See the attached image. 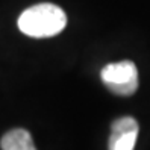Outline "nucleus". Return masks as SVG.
<instances>
[{
  "label": "nucleus",
  "instance_id": "nucleus-1",
  "mask_svg": "<svg viewBox=\"0 0 150 150\" xmlns=\"http://www.w3.org/2000/svg\"><path fill=\"white\" fill-rule=\"evenodd\" d=\"M67 15L53 3H38L18 17V29L32 38H50L65 29Z\"/></svg>",
  "mask_w": 150,
  "mask_h": 150
},
{
  "label": "nucleus",
  "instance_id": "nucleus-2",
  "mask_svg": "<svg viewBox=\"0 0 150 150\" xmlns=\"http://www.w3.org/2000/svg\"><path fill=\"white\" fill-rule=\"evenodd\" d=\"M100 77L109 91L121 97H129L138 90V68L132 61H120L105 65Z\"/></svg>",
  "mask_w": 150,
  "mask_h": 150
},
{
  "label": "nucleus",
  "instance_id": "nucleus-3",
  "mask_svg": "<svg viewBox=\"0 0 150 150\" xmlns=\"http://www.w3.org/2000/svg\"><path fill=\"white\" fill-rule=\"evenodd\" d=\"M138 138V123L132 117L117 118L111 126L109 150H134Z\"/></svg>",
  "mask_w": 150,
  "mask_h": 150
},
{
  "label": "nucleus",
  "instance_id": "nucleus-4",
  "mask_svg": "<svg viewBox=\"0 0 150 150\" xmlns=\"http://www.w3.org/2000/svg\"><path fill=\"white\" fill-rule=\"evenodd\" d=\"M2 150H37L29 130L26 129H12L0 139Z\"/></svg>",
  "mask_w": 150,
  "mask_h": 150
}]
</instances>
